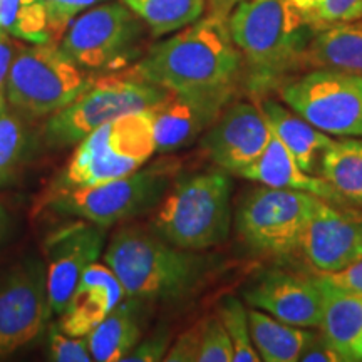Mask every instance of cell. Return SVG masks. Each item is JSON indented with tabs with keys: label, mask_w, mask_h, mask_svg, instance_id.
Segmentation results:
<instances>
[{
	"label": "cell",
	"mask_w": 362,
	"mask_h": 362,
	"mask_svg": "<svg viewBox=\"0 0 362 362\" xmlns=\"http://www.w3.org/2000/svg\"><path fill=\"white\" fill-rule=\"evenodd\" d=\"M106 226L76 218L59 226L44 240L45 275L52 314L66 309L83 272L101 257Z\"/></svg>",
	"instance_id": "4fadbf2b"
},
{
	"label": "cell",
	"mask_w": 362,
	"mask_h": 362,
	"mask_svg": "<svg viewBox=\"0 0 362 362\" xmlns=\"http://www.w3.org/2000/svg\"><path fill=\"white\" fill-rule=\"evenodd\" d=\"M314 33L362 19V0H288Z\"/></svg>",
	"instance_id": "f1b7e54d"
},
{
	"label": "cell",
	"mask_w": 362,
	"mask_h": 362,
	"mask_svg": "<svg viewBox=\"0 0 362 362\" xmlns=\"http://www.w3.org/2000/svg\"><path fill=\"white\" fill-rule=\"evenodd\" d=\"M298 250L317 274H334L362 259V215L322 202L307 223Z\"/></svg>",
	"instance_id": "2e32d148"
},
{
	"label": "cell",
	"mask_w": 362,
	"mask_h": 362,
	"mask_svg": "<svg viewBox=\"0 0 362 362\" xmlns=\"http://www.w3.org/2000/svg\"><path fill=\"white\" fill-rule=\"evenodd\" d=\"M94 79L54 42L19 47L7 79V104L25 117L54 115L78 99Z\"/></svg>",
	"instance_id": "ba28073f"
},
{
	"label": "cell",
	"mask_w": 362,
	"mask_h": 362,
	"mask_svg": "<svg viewBox=\"0 0 362 362\" xmlns=\"http://www.w3.org/2000/svg\"><path fill=\"white\" fill-rule=\"evenodd\" d=\"M49 302L45 265L24 259L0 277V359L29 347L47 329Z\"/></svg>",
	"instance_id": "7c38bea8"
},
{
	"label": "cell",
	"mask_w": 362,
	"mask_h": 362,
	"mask_svg": "<svg viewBox=\"0 0 362 362\" xmlns=\"http://www.w3.org/2000/svg\"><path fill=\"white\" fill-rule=\"evenodd\" d=\"M300 362H344L341 354L330 346L327 339L322 334L315 332L310 341L305 344L304 351L298 356Z\"/></svg>",
	"instance_id": "8d00e7d4"
},
{
	"label": "cell",
	"mask_w": 362,
	"mask_h": 362,
	"mask_svg": "<svg viewBox=\"0 0 362 362\" xmlns=\"http://www.w3.org/2000/svg\"><path fill=\"white\" fill-rule=\"evenodd\" d=\"M47 356L57 362H89L93 361L88 342L83 337L66 334L57 322L47 327Z\"/></svg>",
	"instance_id": "1f68e13d"
},
{
	"label": "cell",
	"mask_w": 362,
	"mask_h": 362,
	"mask_svg": "<svg viewBox=\"0 0 362 362\" xmlns=\"http://www.w3.org/2000/svg\"><path fill=\"white\" fill-rule=\"evenodd\" d=\"M155 37L178 33L203 16L205 0H123Z\"/></svg>",
	"instance_id": "484cf974"
},
{
	"label": "cell",
	"mask_w": 362,
	"mask_h": 362,
	"mask_svg": "<svg viewBox=\"0 0 362 362\" xmlns=\"http://www.w3.org/2000/svg\"><path fill=\"white\" fill-rule=\"evenodd\" d=\"M143 25L126 4L104 2L72 19L61 51L84 71H111L134 56Z\"/></svg>",
	"instance_id": "8fae6325"
},
{
	"label": "cell",
	"mask_w": 362,
	"mask_h": 362,
	"mask_svg": "<svg viewBox=\"0 0 362 362\" xmlns=\"http://www.w3.org/2000/svg\"><path fill=\"white\" fill-rule=\"evenodd\" d=\"M124 288L107 265L90 264L72 291L57 325L66 334L86 337L124 298Z\"/></svg>",
	"instance_id": "ac0fdd59"
},
{
	"label": "cell",
	"mask_w": 362,
	"mask_h": 362,
	"mask_svg": "<svg viewBox=\"0 0 362 362\" xmlns=\"http://www.w3.org/2000/svg\"><path fill=\"white\" fill-rule=\"evenodd\" d=\"M285 106L325 134L362 138V76L309 69L279 89Z\"/></svg>",
	"instance_id": "30bf717a"
},
{
	"label": "cell",
	"mask_w": 362,
	"mask_h": 362,
	"mask_svg": "<svg viewBox=\"0 0 362 362\" xmlns=\"http://www.w3.org/2000/svg\"><path fill=\"white\" fill-rule=\"evenodd\" d=\"M144 322L143 300L128 297L121 300L106 319H103L96 327L86 336V342L98 362L123 361L131 349L141 341Z\"/></svg>",
	"instance_id": "7402d4cb"
},
{
	"label": "cell",
	"mask_w": 362,
	"mask_h": 362,
	"mask_svg": "<svg viewBox=\"0 0 362 362\" xmlns=\"http://www.w3.org/2000/svg\"><path fill=\"white\" fill-rule=\"evenodd\" d=\"M226 22L242 57L243 84L253 98H265L304 69L314 30L288 0H243Z\"/></svg>",
	"instance_id": "7a4b0ae2"
},
{
	"label": "cell",
	"mask_w": 362,
	"mask_h": 362,
	"mask_svg": "<svg viewBox=\"0 0 362 362\" xmlns=\"http://www.w3.org/2000/svg\"><path fill=\"white\" fill-rule=\"evenodd\" d=\"M168 94L134 71L103 76L78 99L51 115L44 126L45 143L51 148L74 146L99 126L131 112L151 110Z\"/></svg>",
	"instance_id": "52a82bcc"
},
{
	"label": "cell",
	"mask_w": 362,
	"mask_h": 362,
	"mask_svg": "<svg viewBox=\"0 0 362 362\" xmlns=\"http://www.w3.org/2000/svg\"><path fill=\"white\" fill-rule=\"evenodd\" d=\"M232 192L233 183L225 170L183 176L158 203L149 228L187 250L218 247L232 226Z\"/></svg>",
	"instance_id": "277c9868"
},
{
	"label": "cell",
	"mask_w": 362,
	"mask_h": 362,
	"mask_svg": "<svg viewBox=\"0 0 362 362\" xmlns=\"http://www.w3.org/2000/svg\"><path fill=\"white\" fill-rule=\"evenodd\" d=\"M319 277L341 291L362 293V259L334 274H319Z\"/></svg>",
	"instance_id": "d590c367"
},
{
	"label": "cell",
	"mask_w": 362,
	"mask_h": 362,
	"mask_svg": "<svg viewBox=\"0 0 362 362\" xmlns=\"http://www.w3.org/2000/svg\"><path fill=\"white\" fill-rule=\"evenodd\" d=\"M243 300L296 327L319 329L322 320L324 297L315 277L279 269L264 270L243 288Z\"/></svg>",
	"instance_id": "5bb4252c"
},
{
	"label": "cell",
	"mask_w": 362,
	"mask_h": 362,
	"mask_svg": "<svg viewBox=\"0 0 362 362\" xmlns=\"http://www.w3.org/2000/svg\"><path fill=\"white\" fill-rule=\"evenodd\" d=\"M322 291V320L319 330L344 362L359 361L362 342V293L332 287L317 275Z\"/></svg>",
	"instance_id": "ffe728a7"
},
{
	"label": "cell",
	"mask_w": 362,
	"mask_h": 362,
	"mask_svg": "<svg viewBox=\"0 0 362 362\" xmlns=\"http://www.w3.org/2000/svg\"><path fill=\"white\" fill-rule=\"evenodd\" d=\"M13 232V216L6 205L0 203V247L7 243Z\"/></svg>",
	"instance_id": "ab89813d"
},
{
	"label": "cell",
	"mask_w": 362,
	"mask_h": 362,
	"mask_svg": "<svg viewBox=\"0 0 362 362\" xmlns=\"http://www.w3.org/2000/svg\"><path fill=\"white\" fill-rule=\"evenodd\" d=\"M104 0H44L49 12V22H51V33L54 44L62 37L67 25L86 8L101 4Z\"/></svg>",
	"instance_id": "d6a6232c"
},
{
	"label": "cell",
	"mask_w": 362,
	"mask_h": 362,
	"mask_svg": "<svg viewBox=\"0 0 362 362\" xmlns=\"http://www.w3.org/2000/svg\"><path fill=\"white\" fill-rule=\"evenodd\" d=\"M104 262L123 284L126 297L143 302H180L214 277L216 259L180 248L155 230L126 225L112 235Z\"/></svg>",
	"instance_id": "6da1fadb"
},
{
	"label": "cell",
	"mask_w": 362,
	"mask_h": 362,
	"mask_svg": "<svg viewBox=\"0 0 362 362\" xmlns=\"http://www.w3.org/2000/svg\"><path fill=\"white\" fill-rule=\"evenodd\" d=\"M0 33H2V30H0Z\"/></svg>",
	"instance_id": "b9f144b4"
},
{
	"label": "cell",
	"mask_w": 362,
	"mask_h": 362,
	"mask_svg": "<svg viewBox=\"0 0 362 362\" xmlns=\"http://www.w3.org/2000/svg\"><path fill=\"white\" fill-rule=\"evenodd\" d=\"M259 107L264 112L272 134L291 153L293 161L307 173L315 175L317 160L324 149L334 141L329 134L312 126L288 106L272 99L260 98Z\"/></svg>",
	"instance_id": "44dd1931"
},
{
	"label": "cell",
	"mask_w": 362,
	"mask_h": 362,
	"mask_svg": "<svg viewBox=\"0 0 362 362\" xmlns=\"http://www.w3.org/2000/svg\"><path fill=\"white\" fill-rule=\"evenodd\" d=\"M270 136L259 104L237 103L226 107L203 134L202 146L220 170L240 176L262 155Z\"/></svg>",
	"instance_id": "9a60e30c"
},
{
	"label": "cell",
	"mask_w": 362,
	"mask_h": 362,
	"mask_svg": "<svg viewBox=\"0 0 362 362\" xmlns=\"http://www.w3.org/2000/svg\"><path fill=\"white\" fill-rule=\"evenodd\" d=\"M180 171L176 158L165 156L148 168L93 187L54 194L45 205L54 214L101 226L138 218L155 210Z\"/></svg>",
	"instance_id": "8992f818"
},
{
	"label": "cell",
	"mask_w": 362,
	"mask_h": 362,
	"mask_svg": "<svg viewBox=\"0 0 362 362\" xmlns=\"http://www.w3.org/2000/svg\"><path fill=\"white\" fill-rule=\"evenodd\" d=\"M133 71L168 93L237 90L243 66L226 19L206 16L153 45Z\"/></svg>",
	"instance_id": "3957f363"
},
{
	"label": "cell",
	"mask_w": 362,
	"mask_h": 362,
	"mask_svg": "<svg viewBox=\"0 0 362 362\" xmlns=\"http://www.w3.org/2000/svg\"><path fill=\"white\" fill-rule=\"evenodd\" d=\"M30 146V136L19 112L0 107V188L16 180Z\"/></svg>",
	"instance_id": "83f0119b"
},
{
	"label": "cell",
	"mask_w": 362,
	"mask_h": 362,
	"mask_svg": "<svg viewBox=\"0 0 362 362\" xmlns=\"http://www.w3.org/2000/svg\"><path fill=\"white\" fill-rule=\"evenodd\" d=\"M240 176L257 181L269 188L309 193L320 200L332 203V205H346L341 194L330 187L322 176L307 173L302 170L274 134L270 136V141L262 151V155L248 168L243 170Z\"/></svg>",
	"instance_id": "d6986e66"
},
{
	"label": "cell",
	"mask_w": 362,
	"mask_h": 362,
	"mask_svg": "<svg viewBox=\"0 0 362 362\" xmlns=\"http://www.w3.org/2000/svg\"><path fill=\"white\" fill-rule=\"evenodd\" d=\"M208 16L221 17V19H228L230 12L238 6L243 0H205Z\"/></svg>",
	"instance_id": "f35d334b"
},
{
	"label": "cell",
	"mask_w": 362,
	"mask_h": 362,
	"mask_svg": "<svg viewBox=\"0 0 362 362\" xmlns=\"http://www.w3.org/2000/svg\"><path fill=\"white\" fill-rule=\"evenodd\" d=\"M324 200L314 194L262 187L248 192L235 214L237 235L252 252L287 257L298 250L312 215Z\"/></svg>",
	"instance_id": "9c48e42d"
},
{
	"label": "cell",
	"mask_w": 362,
	"mask_h": 362,
	"mask_svg": "<svg viewBox=\"0 0 362 362\" xmlns=\"http://www.w3.org/2000/svg\"><path fill=\"white\" fill-rule=\"evenodd\" d=\"M19 45L13 42L11 35L0 33V107L7 106V79L12 61Z\"/></svg>",
	"instance_id": "74e56055"
},
{
	"label": "cell",
	"mask_w": 362,
	"mask_h": 362,
	"mask_svg": "<svg viewBox=\"0 0 362 362\" xmlns=\"http://www.w3.org/2000/svg\"><path fill=\"white\" fill-rule=\"evenodd\" d=\"M171 346V332L166 327L158 329L144 341H139L131 349L128 356L123 357V362H155L165 361L166 352Z\"/></svg>",
	"instance_id": "836d02e7"
},
{
	"label": "cell",
	"mask_w": 362,
	"mask_h": 362,
	"mask_svg": "<svg viewBox=\"0 0 362 362\" xmlns=\"http://www.w3.org/2000/svg\"><path fill=\"white\" fill-rule=\"evenodd\" d=\"M304 67L362 76V19L314 33L305 51Z\"/></svg>",
	"instance_id": "603a6c76"
},
{
	"label": "cell",
	"mask_w": 362,
	"mask_h": 362,
	"mask_svg": "<svg viewBox=\"0 0 362 362\" xmlns=\"http://www.w3.org/2000/svg\"><path fill=\"white\" fill-rule=\"evenodd\" d=\"M200 324L202 336L198 362H232L233 346L218 314L205 317Z\"/></svg>",
	"instance_id": "4dcf8cb0"
},
{
	"label": "cell",
	"mask_w": 362,
	"mask_h": 362,
	"mask_svg": "<svg viewBox=\"0 0 362 362\" xmlns=\"http://www.w3.org/2000/svg\"><path fill=\"white\" fill-rule=\"evenodd\" d=\"M155 153V117L151 110L116 117L76 144L62 173L51 185L47 198L123 178L143 168Z\"/></svg>",
	"instance_id": "5b68a950"
},
{
	"label": "cell",
	"mask_w": 362,
	"mask_h": 362,
	"mask_svg": "<svg viewBox=\"0 0 362 362\" xmlns=\"http://www.w3.org/2000/svg\"><path fill=\"white\" fill-rule=\"evenodd\" d=\"M349 205L362 206V138L332 141L320 158V175Z\"/></svg>",
	"instance_id": "d4e9b609"
},
{
	"label": "cell",
	"mask_w": 362,
	"mask_h": 362,
	"mask_svg": "<svg viewBox=\"0 0 362 362\" xmlns=\"http://www.w3.org/2000/svg\"><path fill=\"white\" fill-rule=\"evenodd\" d=\"M235 90L170 93L151 107L156 151L168 155L197 141L228 107Z\"/></svg>",
	"instance_id": "e0dca14e"
},
{
	"label": "cell",
	"mask_w": 362,
	"mask_h": 362,
	"mask_svg": "<svg viewBox=\"0 0 362 362\" xmlns=\"http://www.w3.org/2000/svg\"><path fill=\"white\" fill-rule=\"evenodd\" d=\"M221 324L228 334L233 346L235 362H259L260 356L253 346L250 324H248V309L245 302L233 296H226L220 300L216 309Z\"/></svg>",
	"instance_id": "f546056e"
},
{
	"label": "cell",
	"mask_w": 362,
	"mask_h": 362,
	"mask_svg": "<svg viewBox=\"0 0 362 362\" xmlns=\"http://www.w3.org/2000/svg\"><path fill=\"white\" fill-rule=\"evenodd\" d=\"M248 324L253 346L260 361L296 362L315 330L285 324L264 310L248 309Z\"/></svg>",
	"instance_id": "cb8c5ba5"
},
{
	"label": "cell",
	"mask_w": 362,
	"mask_h": 362,
	"mask_svg": "<svg viewBox=\"0 0 362 362\" xmlns=\"http://www.w3.org/2000/svg\"><path fill=\"white\" fill-rule=\"evenodd\" d=\"M359 361H362V342H361V347H359Z\"/></svg>",
	"instance_id": "60d3db41"
},
{
	"label": "cell",
	"mask_w": 362,
	"mask_h": 362,
	"mask_svg": "<svg viewBox=\"0 0 362 362\" xmlns=\"http://www.w3.org/2000/svg\"><path fill=\"white\" fill-rule=\"evenodd\" d=\"M200 336L202 324L197 322L193 327L185 330L176 341L171 344L168 352H166L165 361L168 362H193L198 361L200 354Z\"/></svg>",
	"instance_id": "e575fe53"
},
{
	"label": "cell",
	"mask_w": 362,
	"mask_h": 362,
	"mask_svg": "<svg viewBox=\"0 0 362 362\" xmlns=\"http://www.w3.org/2000/svg\"><path fill=\"white\" fill-rule=\"evenodd\" d=\"M0 30L33 44L54 42L44 0H0Z\"/></svg>",
	"instance_id": "4316f807"
}]
</instances>
